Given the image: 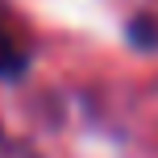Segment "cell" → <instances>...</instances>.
I'll list each match as a JSON object with an SVG mask.
<instances>
[{"label": "cell", "instance_id": "cell-1", "mask_svg": "<svg viewBox=\"0 0 158 158\" xmlns=\"http://www.w3.org/2000/svg\"><path fill=\"white\" fill-rule=\"evenodd\" d=\"M21 71H25V54H21V46H17L13 29H8L4 13H0V79H17Z\"/></svg>", "mask_w": 158, "mask_h": 158}]
</instances>
